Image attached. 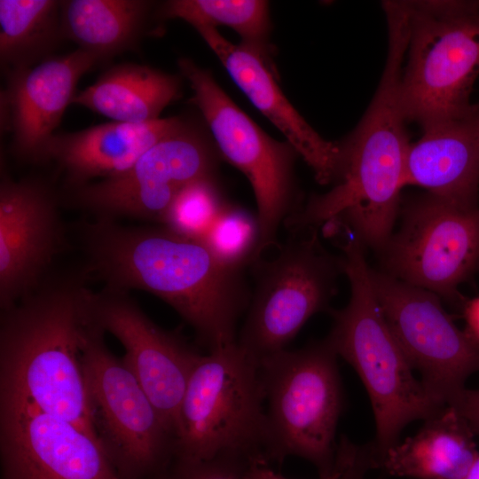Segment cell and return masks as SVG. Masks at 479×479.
Returning a JSON list of instances; mask_svg holds the SVG:
<instances>
[{"mask_svg":"<svg viewBox=\"0 0 479 479\" xmlns=\"http://www.w3.org/2000/svg\"><path fill=\"white\" fill-rule=\"evenodd\" d=\"M71 232L91 280L157 296L193 328L208 350L237 342L238 320L251 298L245 268L222 263L201 240L162 224L86 218Z\"/></svg>","mask_w":479,"mask_h":479,"instance_id":"1","label":"cell"},{"mask_svg":"<svg viewBox=\"0 0 479 479\" xmlns=\"http://www.w3.org/2000/svg\"><path fill=\"white\" fill-rule=\"evenodd\" d=\"M60 200L35 178L0 183V309L38 287L73 246Z\"/></svg>","mask_w":479,"mask_h":479,"instance_id":"15","label":"cell"},{"mask_svg":"<svg viewBox=\"0 0 479 479\" xmlns=\"http://www.w3.org/2000/svg\"><path fill=\"white\" fill-rule=\"evenodd\" d=\"M342 467L335 457L334 470L326 475H320L319 479H339ZM247 479H288L274 472L268 467V462L261 459H254L247 471Z\"/></svg>","mask_w":479,"mask_h":479,"instance_id":"31","label":"cell"},{"mask_svg":"<svg viewBox=\"0 0 479 479\" xmlns=\"http://www.w3.org/2000/svg\"><path fill=\"white\" fill-rule=\"evenodd\" d=\"M259 237L257 216L227 202L202 241L222 263L246 269L255 258Z\"/></svg>","mask_w":479,"mask_h":479,"instance_id":"26","label":"cell"},{"mask_svg":"<svg viewBox=\"0 0 479 479\" xmlns=\"http://www.w3.org/2000/svg\"><path fill=\"white\" fill-rule=\"evenodd\" d=\"M271 259L249 267L255 277L247 315L237 337L239 346L259 362L287 349L316 313L330 310L341 256L328 252L312 227L292 231Z\"/></svg>","mask_w":479,"mask_h":479,"instance_id":"7","label":"cell"},{"mask_svg":"<svg viewBox=\"0 0 479 479\" xmlns=\"http://www.w3.org/2000/svg\"><path fill=\"white\" fill-rule=\"evenodd\" d=\"M406 184L459 207H477L479 103L461 117L423 130L408 150Z\"/></svg>","mask_w":479,"mask_h":479,"instance_id":"20","label":"cell"},{"mask_svg":"<svg viewBox=\"0 0 479 479\" xmlns=\"http://www.w3.org/2000/svg\"><path fill=\"white\" fill-rule=\"evenodd\" d=\"M386 273L440 298L479 268V208H462L431 194L407 203L400 226L378 252Z\"/></svg>","mask_w":479,"mask_h":479,"instance_id":"11","label":"cell"},{"mask_svg":"<svg viewBox=\"0 0 479 479\" xmlns=\"http://www.w3.org/2000/svg\"><path fill=\"white\" fill-rule=\"evenodd\" d=\"M474 433L456 410L446 405L412 436L379 455L371 467L414 479H462L479 452Z\"/></svg>","mask_w":479,"mask_h":479,"instance_id":"21","label":"cell"},{"mask_svg":"<svg viewBox=\"0 0 479 479\" xmlns=\"http://www.w3.org/2000/svg\"><path fill=\"white\" fill-rule=\"evenodd\" d=\"M90 317L80 360L98 439L124 479L161 467L174 455L175 438L133 373Z\"/></svg>","mask_w":479,"mask_h":479,"instance_id":"9","label":"cell"},{"mask_svg":"<svg viewBox=\"0 0 479 479\" xmlns=\"http://www.w3.org/2000/svg\"><path fill=\"white\" fill-rule=\"evenodd\" d=\"M151 4L142 0H68L61 2L64 37L107 59L135 46Z\"/></svg>","mask_w":479,"mask_h":479,"instance_id":"23","label":"cell"},{"mask_svg":"<svg viewBox=\"0 0 479 479\" xmlns=\"http://www.w3.org/2000/svg\"><path fill=\"white\" fill-rule=\"evenodd\" d=\"M89 317L122 343L123 363L176 440L185 391L200 354L180 335L156 325L130 293L104 287L91 291Z\"/></svg>","mask_w":479,"mask_h":479,"instance_id":"16","label":"cell"},{"mask_svg":"<svg viewBox=\"0 0 479 479\" xmlns=\"http://www.w3.org/2000/svg\"><path fill=\"white\" fill-rule=\"evenodd\" d=\"M463 314L466 321L465 332L479 344V296L464 304Z\"/></svg>","mask_w":479,"mask_h":479,"instance_id":"32","label":"cell"},{"mask_svg":"<svg viewBox=\"0 0 479 479\" xmlns=\"http://www.w3.org/2000/svg\"><path fill=\"white\" fill-rule=\"evenodd\" d=\"M216 154L185 124L148 149L127 171L73 189L65 203L90 218L162 224L178 193L214 177Z\"/></svg>","mask_w":479,"mask_h":479,"instance_id":"13","label":"cell"},{"mask_svg":"<svg viewBox=\"0 0 479 479\" xmlns=\"http://www.w3.org/2000/svg\"><path fill=\"white\" fill-rule=\"evenodd\" d=\"M226 204L215 177L200 179L178 193L162 225L202 240Z\"/></svg>","mask_w":479,"mask_h":479,"instance_id":"27","label":"cell"},{"mask_svg":"<svg viewBox=\"0 0 479 479\" xmlns=\"http://www.w3.org/2000/svg\"><path fill=\"white\" fill-rule=\"evenodd\" d=\"M336 459L342 467L339 479H365L371 467L367 447L357 446L344 437L337 446Z\"/></svg>","mask_w":479,"mask_h":479,"instance_id":"29","label":"cell"},{"mask_svg":"<svg viewBox=\"0 0 479 479\" xmlns=\"http://www.w3.org/2000/svg\"><path fill=\"white\" fill-rule=\"evenodd\" d=\"M161 17L181 19L194 28L224 26L246 44L263 55L270 29L269 4L262 0H172L164 4Z\"/></svg>","mask_w":479,"mask_h":479,"instance_id":"25","label":"cell"},{"mask_svg":"<svg viewBox=\"0 0 479 479\" xmlns=\"http://www.w3.org/2000/svg\"><path fill=\"white\" fill-rule=\"evenodd\" d=\"M254 459L237 454H223L201 461L177 459L175 469L164 479H247Z\"/></svg>","mask_w":479,"mask_h":479,"instance_id":"28","label":"cell"},{"mask_svg":"<svg viewBox=\"0 0 479 479\" xmlns=\"http://www.w3.org/2000/svg\"><path fill=\"white\" fill-rule=\"evenodd\" d=\"M462 479H479V455Z\"/></svg>","mask_w":479,"mask_h":479,"instance_id":"33","label":"cell"},{"mask_svg":"<svg viewBox=\"0 0 479 479\" xmlns=\"http://www.w3.org/2000/svg\"><path fill=\"white\" fill-rule=\"evenodd\" d=\"M386 320L413 371L429 394L449 405L467 378L479 372V344L461 331L441 298L383 271L370 270Z\"/></svg>","mask_w":479,"mask_h":479,"instance_id":"12","label":"cell"},{"mask_svg":"<svg viewBox=\"0 0 479 479\" xmlns=\"http://www.w3.org/2000/svg\"><path fill=\"white\" fill-rule=\"evenodd\" d=\"M339 246L350 296L345 307L330 310L332 327L326 337L337 356L361 379L375 421L372 455L399 442L402 430L416 420H428L445 405L437 402L418 380L373 290L365 247L353 235Z\"/></svg>","mask_w":479,"mask_h":479,"instance_id":"4","label":"cell"},{"mask_svg":"<svg viewBox=\"0 0 479 479\" xmlns=\"http://www.w3.org/2000/svg\"><path fill=\"white\" fill-rule=\"evenodd\" d=\"M177 76L137 64L113 67L72 103L113 122L145 123L160 119L161 111L178 95Z\"/></svg>","mask_w":479,"mask_h":479,"instance_id":"22","label":"cell"},{"mask_svg":"<svg viewBox=\"0 0 479 479\" xmlns=\"http://www.w3.org/2000/svg\"><path fill=\"white\" fill-rule=\"evenodd\" d=\"M410 12L407 62L400 80V99L407 121L422 129L461 117L474 104L479 75V13L439 16Z\"/></svg>","mask_w":479,"mask_h":479,"instance_id":"10","label":"cell"},{"mask_svg":"<svg viewBox=\"0 0 479 479\" xmlns=\"http://www.w3.org/2000/svg\"><path fill=\"white\" fill-rule=\"evenodd\" d=\"M337 357L325 338L259 362L267 403L263 455L268 463L294 455L314 464L320 475L334 470L343 405Z\"/></svg>","mask_w":479,"mask_h":479,"instance_id":"5","label":"cell"},{"mask_svg":"<svg viewBox=\"0 0 479 479\" xmlns=\"http://www.w3.org/2000/svg\"><path fill=\"white\" fill-rule=\"evenodd\" d=\"M407 44L404 32L389 34L386 63L374 97L355 130L341 144L335 185L313 196L287 219L284 225L289 232L335 220L364 247L377 253L389 240L399 210L400 193L407 185L411 144L399 91Z\"/></svg>","mask_w":479,"mask_h":479,"instance_id":"3","label":"cell"},{"mask_svg":"<svg viewBox=\"0 0 479 479\" xmlns=\"http://www.w3.org/2000/svg\"><path fill=\"white\" fill-rule=\"evenodd\" d=\"M90 281L81 263L59 266L33 292L1 310L0 388L25 397L100 443L80 360Z\"/></svg>","mask_w":479,"mask_h":479,"instance_id":"2","label":"cell"},{"mask_svg":"<svg viewBox=\"0 0 479 479\" xmlns=\"http://www.w3.org/2000/svg\"><path fill=\"white\" fill-rule=\"evenodd\" d=\"M189 81L192 100L201 112L217 151L249 181L257 206L260 237L253 262L277 247L281 224L300 210L288 143L266 134L223 90L211 74L189 59L178 60Z\"/></svg>","mask_w":479,"mask_h":479,"instance_id":"8","label":"cell"},{"mask_svg":"<svg viewBox=\"0 0 479 479\" xmlns=\"http://www.w3.org/2000/svg\"><path fill=\"white\" fill-rule=\"evenodd\" d=\"M185 125L182 119L170 117L145 123L111 122L55 134L44 147L43 162L55 161L73 190L94 179L122 175L157 142Z\"/></svg>","mask_w":479,"mask_h":479,"instance_id":"19","label":"cell"},{"mask_svg":"<svg viewBox=\"0 0 479 479\" xmlns=\"http://www.w3.org/2000/svg\"><path fill=\"white\" fill-rule=\"evenodd\" d=\"M195 29L235 84L310 167L317 181L327 185L337 180L341 144L323 138L291 105L267 67L265 55L246 44L231 43L216 28L198 27Z\"/></svg>","mask_w":479,"mask_h":479,"instance_id":"18","label":"cell"},{"mask_svg":"<svg viewBox=\"0 0 479 479\" xmlns=\"http://www.w3.org/2000/svg\"><path fill=\"white\" fill-rule=\"evenodd\" d=\"M0 452L4 479H124L98 441L4 388Z\"/></svg>","mask_w":479,"mask_h":479,"instance_id":"14","label":"cell"},{"mask_svg":"<svg viewBox=\"0 0 479 479\" xmlns=\"http://www.w3.org/2000/svg\"><path fill=\"white\" fill-rule=\"evenodd\" d=\"M98 62L77 49L10 72L2 103L18 157L43 162L44 147L72 103L80 78Z\"/></svg>","mask_w":479,"mask_h":479,"instance_id":"17","label":"cell"},{"mask_svg":"<svg viewBox=\"0 0 479 479\" xmlns=\"http://www.w3.org/2000/svg\"><path fill=\"white\" fill-rule=\"evenodd\" d=\"M264 403L259 364L237 342L200 355L181 404L174 456L201 461L237 454L266 461Z\"/></svg>","mask_w":479,"mask_h":479,"instance_id":"6","label":"cell"},{"mask_svg":"<svg viewBox=\"0 0 479 479\" xmlns=\"http://www.w3.org/2000/svg\"><path fill=\"white\" fill-rule=\"evenodd\" d=\"M449 405L456 410L474 434L479 435V389H465Z\"/></svg>","mask_w":479,"mask_h":479,"instance_id":"30","label":"cell"},{"mask_svg":"<svg viewBox=\"0 0 479 479\" xmlns=\"http://www.w3.org/2000/svg\"><path fill=\"white\" fill-rule=\"evenodd\" d=\"M61 2L0 0V59L10 72L48 59L64 37Z\"/></svg>","mask_w":479,"mask_h":479,"instance_id":"24","label":"cell"}]
</instances>
